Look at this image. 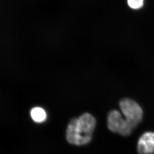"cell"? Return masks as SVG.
I'll return each mask as SVG.
<instances>
[{"instance_id":"cell-1","label":"cell","mask_w":154,"mask_h":154,"mask_svg":"<svg viewBox=\"0 0 154 154\" xmlns=\"http://www.w3.org/2000/svg\"><path fill=\"white\" fill-rule=\"evenodd\" d=\"M96 123L94 117L88 113L71 120L67 126L66 134L68 142L77 146L89 143L91 140Z\"/></svg>"},{"instance_id":"cell-4","label":"cell","mask_w":154,"mask_h":154,"mask_svg":"<svg viewBox=\"0 0 154 154\" xmlns=\"http://www.w3.org/2000/svg\"><path fill=\"white\" fill-rule=\"evenodd\" d=\"M137 151L139 154H154V132H146L140 137Z\"/></svg>"},{"instance_id":"cell-5","label":"cell","mask_w":154,"mask_h":154,"mask_svg":"<svg viewBox=\"0 0 154 154\" xmlns=\"http://www.w3.org/2000/svg\"><path fill=\"white\" fill-rule=\"evenodd\" d=\"M31 117L37 123H42L47 119V113L44 109L41 107H35L31 111Z\"/></svg>"},{"instance_id":"cell-3","label":"cell","mask_w":154,"mask_h":154,"mask_svg":"<svg viewBox=\"0 0 154 154\" xmlns=\"http://www.w3.org/2000/svg\"><path fill=\"white\" fill-rule=\"evenodd\" d=\"M107 126L111 131L124 136L130 135L134 129L122 114L116 110L111 111L108 114Z\"/></svg>"},{"instance_id":"cell-6","label":"cell","mask_w":154,"mask_h":154,"mask_svg":"<svg viewBox=\"0 0 154 154\" xmlns=\"http://www.w3.org/2000/svg\"><path fill=\"white\" fill-rule=\"evenodd\" d=\"M130 7L134 9H139L142 7L144 0H127Z\"/></svg>"},{"instance_id":"cell-2","label":"cell","mask_w":154,"mask_h":154,"mask_svg":"<svg viewBox=\"0 0 154 154\" xmlns=\"http://www.w3.org/2000/svg\"><path fill=\"white\" fill-rule=\"evenodd\" d=\"M120 108L124 117L135 128L141 122L143 111L138 103L129 98H124L119 103Z\"/></svg>"}]
</instances>
